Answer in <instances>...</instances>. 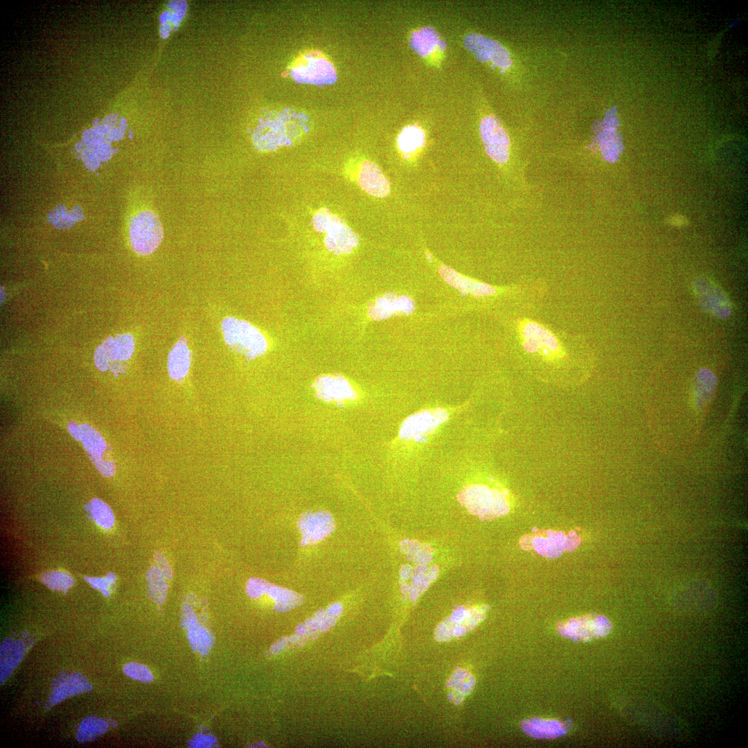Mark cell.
Wrapping results in <instances>:
<instances>
[{"mask_svg":"<svg viewBox=\"0 0 748 748\" xmlns=\"http://www.w3.org/2000/svg\"><path fill=\"white\" fill-rule=\"evenodd\" d=\"M514 331L521 363L536 377L570 386L583 383L592 373L594 353L582 335L558 330L528 315L515 319Z\"/></svg>","mask_w":748,"mask_h":748,"instance_id":"6da1fadb","label":"cell"},{"mask_svg":"<svg viewBox=\"0 0 748 748\" xmlns=\"http://www.w3.org/2000/svg\"><path fill=\"white\" fill-rule=\"evenodd\" d=\"M301 120L298 114L286 112L275 120L263 122L253 132L255 146L260 150H274L278 146L290 144L301 133Z\"/></svg>","mask_w":748,"mask_h":748,"instance_id":"7a4b0ae2","label":"cell"},{"mask_svg":"<svg viewBox=\"0 0 748 748\" xmlns=\"http://www.w3.org/2000/svg\"><path fill=\"white\" fill-rule=\"evenodd\" d=\"M226 343L249 358L262 354L267 348L265 339L258 330L244 321L227 317L222 323Z\"/></svg>","mask_w":748,"mask_h":748,"instance_id":"3957f363","label":"cell"},{"mask_svg":"<svg viewBox=\"0 0 748 748\" xmlns=\"http://www.w3.org/2000/svg\"><path fill=\"white\" fill-rule=\"evenodd\" d=\"M163 235L161 223L153 212L141 211L132 218L130 242L136 253L141 255L152 253L160 244Z\"/></svg>","mask_w":748,"mask_h":748,"instance_id":"277c9868","label":"cell"},{"mask_svg":"<svg viewBox=\"0 0 748 748\" xmlns=\"http://www.w3.org/2000/svg\"><path fill=\"white\" fill-rule=\"evenodd\" d=\"M693 290L701 309L710 316L726 319L731 314L729 298L716 283L707 277L701 276L693 283Z\"/></svg>","mask_w":748,"mask_h":748,"instance_id":"5b68a950","label":"cell"},{"mask_svg":"<svg viewBox=\"0 0 748 748\" xmlns=\"http://www.w3.org/2000/svg\"><path fill=\"white\" fill-rule=\"evenodd\" d=\"M463 44L480 62H490L493 66L501 69H507L512 65L509 51L495 39L472 33L464 37Z\"/></svg>","mask_w":748,"mask_h":748,"instance_id":"8992f818","label":"cell"},{"mask_svg":"<svg viewBox=\"0 0 748 748\" xmlns=\"http://www.w3.org/2000/svg\"><path fill=\"white\" fill-rule=\"evenodd\" d=\"M479 134L488 155L498 163H505L509 157L510 141L500 121L495 116L483 117Z\"/></svg>","mask_w":748,"mask_h":748,"instance_id":"52a82bcc","label":"cell"},{"mask_svg":"<svg viewBox=\"0 0 748 748\" xmlns=\"http://www.w3.org/2000/svg\"><path fill=\"white\" fill-rule=\"evenodd\" d=\"M459 501L470 512L478 514H500L507 510V504L501 495L482 486H472L461 491Z\"/></svg>","mask_w":748,"mask_h":748,"instance_id":"ba28073f","label":"cell"},{"mask_svg":"<svg viewBox=\"0 0 748 748\" xmlns=\"http://www.w3.org/2000/svg\"><path fill=\"white\" fill-rule=\"evenodd\" d=\"M449 418L441 408L423 410L409 416L402 424L399 436L404 440H418L434 431Z\"/></svg>","mask_w":748,"mask_h":748,"instance_id":"9c48e42d","label":"cell"},{"mask_svg":"<svg viewBox=\"0 0 748 748\" xmlns=\"http://www.w3.org/2000/svg\"><path fill=\"white\" fill-rule=\"evenodd\" d=\"M291 75L299 82L317 85L331 84L336 80L334 68L321 57L305 55L292 69Z\"/></svg>","mask_w":748,"mask_h":748,"instance_id":"30bf717a","label":"cell"},{"mask_svg":"<svg viewBox=\"0 0 748 748\" xmlns=\"http://www.w3.org/2000/svg\"><path fill=\"white\" fill-rule=\"evenodd\" d=\"M134 349V341L130 334H118L116 337H109L96 349L95 364L99 370L105 371L109 368V362L114 360H128L132 357Z\"/></svg>","mask_w":748,"mask_h":748,"instance_id":"8fae6325","label":"cell"},{"mask_svg":"<svg viewBox=\"0 0 748 748\" xmlns=\"http://www.w3.org/2000/svg\"><path fill=\"white\" fill-rule=\"evenodd\" d=\"M438 271L442 278L450 285L461 291L464 295L470 294L477 299L495 298L509 293L518 285L510 287L501 292L494 286L463 276L445 265H441Z\"/></svg>","mask_w":748,"mask_h":748,"instance_id":"7c38bea8","label":"cell"},{"mask_svg":"<svg viewBox=\"0 0 748 748\" xmlns=\"http://www.w3.org/2000/svg\"><path fill=\"white\" fill-rule=\"evenodd\" d=\"M411 48L420 57L437 62L446 50V43L432 26H426L411 32L409 39Z\"/></svg>","mask_w":748,"mask_h":748,"instance_id":"4fadbf2b","label":"cell"},{"mask_svg":"<svg viewBox=\"0 0 748 748\" xmlns=\"http://www.w3.org/2000/svg\"><path fill=\"white\" fill-rule=\"evenodd\" d=\"M358 181L367 193L377 197H384L390 192V184L380 168L373 162L364 161L360 167Z\"/></svg>","mask_w":748,"mask_h":748,"instance_id":"5bb4252c","label":"cell"},{"mask_svg":"<svg viewBox=\"0 0 748 748\" xmlns=\"http://www.w3.org/2000/svg\"><path fill=\"white\" fill-rule=\"evenodd\" d=\"M415 308L413 301L407 296L387 294L376 300L369 310L370 315L382 319L397 314H409Z\"/></svg>","mask_w":748,"mask_h":748,"instance_id":"9a60e30c","label":"cell"},{"mask_svg":"<svg viewBox=\"0 0 748 748\" xmlns=\"http://www.w3.org/2000/svg\"><path fill=\"white\" fill-rule=\"evenodd\" d=\"M325 238L327 249L336 253H350L359 241V236L342 222L334 224Z\"/></svg>","mask_w":748,"mask_h":748,"instance_id":"2e32d148","label":"cell"},{"mask_svg":"<svg viewBox=\"0 0 748 748\" xmlns=\"http://www.w3.org/2000/svg\"><path fill=\"white\" fill-rule=\"evenodd\" d=\"M318 396L326 400H353L356 393L350 384L341 377H321L316 383Z\"/></svg>","mask_w":748,"mask_h":748,"instance_id":"e0dca14e","label":"cell"},{"mask_svg":"<svg viewBox=\"0 0 748 748\" xmlns=\"http://www.w3.org/2000/svg\"><path fill=\"white\" fill-rule=\"evenodd\" d=\"M190 363V352L186 344L177 342L172 348L168 357V371L170 376L175 380H181L188 373Z\"/></svg>","mask_w":748,"mask_h":748,"instance_id":"ac0fdd59","label":"cell"},{"mask_svg":"<svg viewBox=\"0 0 748 748\" xmlns=\"http://www.w3.org/2000/svg\"><path fill=\"white\" fill-rule=\"evenodd\" d=\"M24 655L23 643L20 641L6 640L1 647V679L3 682L19 664Z\"/></svg>","mask_w":748,"mask_h":748,"instance_id":"d6986e66","label":"cell"},{"mask_svg":"<svg viewBox=\"0 0 748 748\" xmlns=\"http://www.w3.org/2000/svg\"><path fill=\"white\" fill-rule=\"evenodd\" d=\"M474 684L473 677L465 670H460L454 673L450 678L447 684L452 689L449 698L455 703H459L465 695L470 693Z\"/></svg>","mask_w":748,"mask_h":748,"instance_id":"ffe728a7","label":"cell"},{"mask_svg":"<svg viewBox=\"0 0 748 748\" xmlns=\"http://www.w3.org/2000/svg\"><path fill=\"white\" fill-rule=\"evenodd\" d=\"M80 429V440L89 456H102L106 448V443L100 433L87 424H82Z\"/></svg>","mask_w":748,"mask_h":748,"instance_id":"44dd1931","label":"cell"},{"mask_svg":"<svg viewBox=\"0 0 748 748\" xmlns=\"http://www.w3.org/2000/svg\"><path fill=\"white\" fill-rule=\"evenodd\" d=\"M107 722L95 716L85 718L81 722L76 738L80 742L95 740L107 729Z\"/></svg>","mask_w":748,"mask_h":748,"instance_id":"7402d4cb","label":"cell"},{"mask_svg":"<svg viewBox=\"0 0 748 748\" xmlns=\"http://www.w3.org/2000/svg\"><path fill=\"white\" fill-rule=\"evenodd\" d=\"M524 729L533 736L551 738L564 733L560 722L555 721L528 720L524 724Z\"/></svg>","mask_w":748,"mask_h":748,"instance_id":"603a6c76","label":"cell"},{"mask_svg":"<svg viewBox=\"0 0 748 748\" xmlns=\"http://www.w3.org/2000/svg\"><path fill=\"white\" fill-rule=\"evenodd\" d=\"M599 144L605 157L614 161L618 157L620 145L614 126H605L604 132L598 136Z\"/></svg>","mask_w":748,"mask_h":748,"instance_id":"cb8c5ba5","label":"cell"},{"mask_svg":"<svg viewBox=\"0 0 748 748\" xmlns=\"http://www.w3.org/2000/svg\"><path fill=\"white\" fill-rule=\"evenodd\" d=\"M424 132L416 126H408L403 129L398 137V145L405 152L414 151L424 142Z\"/></svg>","mask_w":748,"mask_h":748,"instance_id":"d4e9b609","label":"cell"},{"mask_svg":"<svg viewBox=\"0 0 748 748\" xmlns=\"http://www.w3.org/2000/svg\"><path fill=\"white\" fill-rule=\"evenodd\" d=\"M162 571L155 567H151L147 574L148 593L152 599L157 603H160L164 599L166 586L162 578Z\"/></svg>","mask_w":748,"mask_h":748,"instance_id":"484cf974","label":"cell"},{"mask_svg":"<svg viewBox=\"0 0 748 748\" xmlns=\"http://www.w3.org/2000/svg\"><path fill=\"white\" fill-rule=\"evenodd\" d=\"M91 515L96 522L104 528H109L114 522V517L109 506L99 499H93L90 505Z\"/></svg>","mask_w":748,"mask_h":748,"instance_id":"4316f807","label":"cell"},{"mask_svg":"<svg viewBox=\"0 0 748 748\" xmlns=\"http://www.w3.org/2000/svg\"><path fill=\"white\" fill-rule=\"evenodd\" d=\"M40 580L50 589L59 591L69 589L74 582L71 575L60 571L46 572L41 575Z\"/></svg>","mask_w":748,"mask_h":748,"instance_id":"83f0119b","label":"cell"},{"mask_svg":"<svg viewBox=\"0 0 748 748\" xmlns=\"http://www.w3.org/2000/svg\"><path fill=\"white\" fill-rule=\"evenodd\" d=\"M67 697H71L92 689L91 684L80 673H73L65 682Z\"/></svg>","mask_w":748,"mask_h":748,"instance_id":"f1b7e54d","label":"cell"},{"mask_svg":"<svg viewBox=\"0 0 748 748\" xmlns=\"http://www.w3.org/2000/svg\"><path fill=\"white\" fill-rule=\"evenodd\" d=\"M341 220L335 215H332L328 208L320 209L313 216V225L319 232H327V231L335 223Z\"/></svg>","mask_w":748,"mask_h":748,"instance_id":"f546056e","label":"cell"},{"mask_svg":"<svg viewBox=\"0 0 748 748\" xmlns=\"http://www.w3.org/2000/svg\"><path fill=\"white\" fill-rule=\"evenodd\" d=\"M124 673L129 677L144 682L152 680L153 676L145 666L137 663H130L123 668Z\"/></svg>","mask_w":748,"mask_h":748,"instance_id":"4dcf8cb0","label":"cell"},{"mask_svg":"<svg viewBox=\"0 0 748 748\" xmlns=\"http://www.w3.org/2000/svg\"><path fill=\"white\" fill-rule=\"evenodd\" d=\"M66 678L67 675L66 673H61L57 679L54 681L53 690L49 697L52 704H57L67 697L65 688Z\"/></svg>","mask_w":748,"mask_h":748,"instance_id":"1f68e13d","label":"cell"},{"mask_svg":"<svg viewBox=\"0 0 748 748\" xmlns=\"http://www.w3.org/2000/svg\"><path fill=\"white\" fill-rule=\"evenodd\" d=\"M98 470L105 477H111L115 471L114 463L111 460L105 461L102 456H90Z\"/></svg>","mask_w":748,"mask_h":748,"instance_id":"d6a6232c","label":"cell"},{"mask_svg":"<svg viewBox=\"0 0 748 748\" xmlns=\"http://www.w3.org/2000/svg\"><path fill=\"white\" fill-rule=\"evenodd\" d=\"M116 578L113 573H109L105 578H87V581L94 587L98 589L106 596L109 595V587L114 582Z\"/></svg>","mask_w":748,"mask_h":748,"instance_id":"836d02e7","label":"cell"},{"mask_svg":"<svg viewBox=\"0 0 748 748\" xmlns=\"http://www.w3.org/2000/svg\"><path fill=\"white\" fill-rule=\"evenodd\" d=\"M68 430H69L70 434L71 435V436L74 439H75L77 440H80V425H78L76 422H69V425H68Z\"/></svg>","mask_w":748,"mask_h":748,"instance_id":"e575fe53","label":"cell"},{"mask_svg":"<svg viewBox=\"0 0 748 748\" xmlns=\"http://www.w3.org/2000/svg\"><path fill=\"white\" fill-rule=\"evenodd\" d=\"M686 220L682 215L672 216L668 219V222L673 226H683L686 224Z\"/></svg>","mask_w":748,"mask_h":748,"instance_id":"d590c367","label":"cell"},{"mask_svg":"<svg viewBox=\"0 0 748 748\" xmlns=\"http://www.w3.org/2000/svg\"><path fill=\"white\" fill-rule=\"evenodd\" d=\"M116 123V116L114 115H109L106 116L103 119V125H107L109 128L114 126Z\"/></svg>","mask_w":748,"mask_h":748,"instance_id":"8d00e7d4","label":"cell"}]
</instances>
